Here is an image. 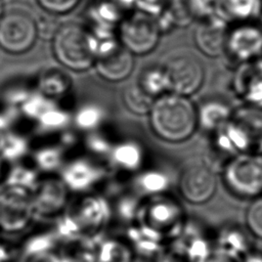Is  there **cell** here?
<instances>
[{"label": "cell", "mask_w": 262, "mask_h": 262, "mask_svg": "<svg viewBox=\"0 0 262 262\" xmlns=\"http://www.w3.org/2000/svg\"><path fill=\"white\" fill-rule=\"evenodd\" d=\"M147 116L152 132L170 143L189 139L199 128L196 105L189 97L172 92L157 97Z\"/></svg>", "instance_id": "6da1fadb"}, {"label": "cell", "mask_w": 262, "mask_h": 262, "mask_svg": "<svg viewBox=\"0 0 262 262\" xmlns=\"http://www.w3.org/2000/svg\"><path fill=\"white\" fill-rule=\"evenodd\" d=\"M51 48L55 59L69 70L82 72L94 66L95 53L85 25L71 21L58 26Z\"/></svg>", "instance_id": "7a4b0ae2"}, {"label": "cell", "mask_w": 262, "mask_h": 262, "mask_svg": "<svg viewBox=\"0 0 262 262\" xmlns=\"http://www.w3.org/2000/svg\"><path fill=\"white\" fill-rule=\"evenodd\" d=\"M222 182L229 193L241 200L262 195V155L239 154L221 167Z\"/></svg>", "instance_id": "3957f363"}, {"label": "cell", "mask_w": 262, "mask_h": 262, "mask_svg": "<svg viewBox=\"0 0 262 262\" xmlns=\"http://www.w3.org/2000/svg\"><path fill=\"white\" fill-rule=\"evenodd\" d=\"M37 19L21 8L4 10L0 17V48L10 54H23L35 45Z\"/></svg>", "instance_id": "277c9868"}, {"label": "cell", "mask_w": 262, "mask_h": 262, "mask_svg": "<svg viewBox=\"0 0 262 262\" xmlns=\"http://www.w3.org/2000/svg\"><path fill=\"white\" fill-rule=\"evenodd\" d=\"M139 223L154 228L165 239L173 241L182 232L186 220L180 204L175 199L163 193L144 201Z\"/></svg>", "instance_id": "5b68a950"}, {"label": "cell", "mask_w": 262, "mask_h": 262, "mask_svg": "<svg viewBox=\"0 0 262 262\" xmlns=\"http://www.w3.org/2000/svg\"><path fill=\"white\" fill-rule=\"evenodd\" d=\"M161 32L152 16L142 12H127L117 28L120 44L133 55L152 52L158 46Z\"/></svg>", "instance_id": "8992f818"}, {"label": "cell", "mask_w": 262, "mask_h": 262, "mask_svg": "<svg viewBox=\"0 0 262 262\" xmlns=\"http://www.w3.org/2000/svg\"><path fill=\"white\" fill-rule=\"evenodd\" d=\"M162 67L168 79L169 92L190 97L204 84L205 68L194 55L184 52L173 54Z\"/></svg>", "instance_id": "52a82bcc"}, {"label": "cell", "mask_w": 262, "mask_h": 262, "mask_svg": "<svg viewBox=\"0 0 262 262\" xmlns=\"http://www.w3.org/2000/svg\"><path fill=\"white\" fill-rule=\"evenodd\" d=\"M32 193L4 185L0 189V230L16 234L27 230L35 218Z\"/></svg>", "instance_id": "ba28073f"}, {"label": "cell", "mask_w": 262, "mask_h": 262, "mask_svg": "<svg viewBox=\"0 0 262 262\" xmlns=\"http://www.w3.org/2000/svg\"><path fill=\"white\" fill-rule=\"evenodd\" d=\"M262 54V26L257 21L229 25L223 56L236 64L249 63Z\"/></svg>", "instance_id": "9c48e42d"}, {"label": "cell", "mask_w": 262, "mask_h": 262, "mask_svg": "<svg viewBox=\"0 0 262 262\" xmlns=\"http://www.w3.org/2000/svg\"><path fill=\"white\" fill-rule=\"evenodd\" d=\"M217 188V180L212 167L206 163H192L181 171L178 189L181 196L193 205L211 201Z\"/></svg>", "instance_id": "30bf717a"}, {"label": "cell", "mask_w": 262, "mask_h": 262, "mask_svg": "<svg viewBox=\"0 0 262 262\" xmlns=\"http://www.w3.org/2000/svg\"><path fill=\"white\" fill-rule=\"evenodd\" d=\"M83 235L96 239L108 224L113 209L106 199L98 194H85L69 209Z\"/></svg>", "instance_id": "8fae6325"}, {"label": "cell", "mask_w": 262, "mask_h": 262, "mask_svg": "<svg viewBox=\"0 0 262 262\" xmlns=\"http://www.w3.org/2000/svg\"><path fill=\"white\" fill-rule=\"evenodd\" d=\"M31 193L36 216L58 217L69 205L70 190L60 177L50 176L40 179L37 187Z\"/></svg>", "instance_id": "7c38bea8"}, {"label": "cell", "mask_w": 262, "mask_h": 262, "mask_svg": "<svg viewBox=\"0 0 262 262\" xmlns=\"http://www.w3.org/2000/svg\"><path fill=\"white\" fill-rule=\"evenodd\" d=\"M106 173V169L93 160L77 158L61 167L59 177L70 191L85 192L100 182Z\"/></svg>", "instance_id": "4fadbf2b"}, {"label": "cell", "mask_w": 262, "mask_h": 262, "mask_svg": "<svg viewBox=\"0 0 262 262\" xmlns=\"http://www.w3.org/2000/svg\"><path fill=\"white\" fill-rule=\"evenodd\" d=\"M228 27L229 25L218 16L199 21L193 33L196 48L211 58L223 56Z\"/></svg>", "instance_id": "5bb4252c"}, {"label": "cell", "mask_w": 262, "mask_h": 262, "mask_svg": "<svg viewBox=\"0 0 262 262\" xmlns=\"http://www.w3.org/2000/svg\"><path fill=\"white\" fill-rule=\"evenodd\" d=\"M231 120L243 134L249 151L262 155V107L249 104L234 107Z\"/></svg>", "instance_id": "9a60e30c"}, {"label": "cell", "mask_w": 262, "mask_h": 262, "mask_svg": "<svg viewBox=\"0 0 262 262\" xmlns=\"http://www.w3.org/2000/svg\"><path fill=\"white\" fill-rule=\"evenodd\" d=\"M93 67L100 78L108 82H121L131 75L134 55L120 45L115 50L96 57Z\"/></svg>", "instance_id": "2e32d148"}, {"label": "cell", "mask_w": 262, "mask_h": 262, "mask_svg": "<svg viewBox=\"0 0 262 262\" xmlns=\"http://www.w3.org/2000/svg\"><path fill=\"white\" fill-rule=\"evenodd\" d=\"M232 89L244 104L262 107V74L253 62L237 66L233 75Z\"/></svg>", "instance_id": "e0dca14e"}, {"label": "cell", "mask_w": 262, "mask_h": 262, "mask_svg": "<svg viewBox=\"0 0 262 262\" xmlns=\"http://www.w3.org/2000/svg\"><path fill=\"white\" fill-rule=\"evenodd\" d=\"M233 111L234 107L226 99L208 97L196 105L198 126L212 134L230 121Z\"/></svg>", "instance_id": "ac0fdd59"}, {"label": "cell", "mask_w": 262, "mask_h": 262, "mask_svg": "<svg viewBox=\"0 0 262 262\" xmlns=\"http://www.w3.org/2000/svg\"><path fill=\"white\" fill-rule=\"evenodd\" d=\"M126 13L115 0H91L84 10L85 26L117 31Z\"/></svg>", "instance_id": "d6986e66"}, {"label": "cell", "mask_w": 262, "mask_h": 262, "mask_svg": "<svg viewBox=\"0 0 262 262\" xmlns=\"http://www.w3.org/2000/svg\"><path fill=\"white\" fill-rule=\"evenodd\" d=\"M126 241L130 244L134 253L144 258H151L162 253L166 239L146 224L136 223L127 227Z\"/></svg>", "instance_id": "ffe728a7"}, {"label": "cell", "mask_w": 262, "mask_h": 262, "mask_svg": "<svg viewBox=\"0 0 262 262\" xmlns=\"http://www.w3.org/2000/svg\"><path fill=\"white\" fill-rule=\"evenodd\" d=\"M262 14V0H219L217 16L228 25L257 21Z\"/></svg>", "instance_id": "44dd1931"}, {"label": "cell", "mask_w": 262, "mask_h": 262, "mask_svg": "<svg viewBox=\"0 0 262 262\" xmlns=\"http://www.w3.org/2000/svg\"><path fill=\"white\" fill-rule=\"evenodd\" d=\"M95 241L86 235L60 241L56 253L61 262H96L97 243Z\"/></svg>", "instance_id": "7402d4cb"}, {"label": "cell", "mask_w": 262, "mask_h": 262, "mask_svg": "<svg viewBox=\"0 0 262 262\" xmlns=\"http://www.w3.org/2000/svg\"><path fill=\"white\" fill-rule=\"evenodd\" d=\"M248 233L235 224L225 225L217 232L215 249L244 258L252 251Z\"/></svg>", "instance_id": "603a6c76"}, {"label": "cell", "mask_w": 262, "mask_h": 262, "mask_svg": "<svg viewBox=\"0 0 262 262\" xmlns=\"http://www.w3.org/2000/svg\"><path fill=\"white\" fill-rule=\"evenodd\" d=\"M108 159L112 167L125 172H135L142 166L144 156L137 142L126 140L113 145Z\"/></svg>", "instance_id": "cb8c5ba5"}, {"label": "cell", "mask_w": 262, "mask_h": 262, "mask_svg": "<svg viewBox=\"0 0 262 262\" xmlns=\"http://www.w3.org/2000/svg\"><path fill=\"white\" fill-rule=\"evenodd\" d=\"M71 84L68 74L54 68L44 70L37 79L38 92L53 100L67 94Z\"/></svg>", "instance_id": "d4e9b609"}, {"label": "cell", "mask_w": 262, "mask_h": 262, "mask_svg": "<svg viewBox=\"0 0 262 262\" xmlns=\"http://www.w3.org/2000/svg\"><path fill=\"white\" fill-rule=\"evenodd\" d=\"M134 254L127 241L107 238L97 244L96 262H135Z\"/></svg>", "instance_id": "484cf974"}, {"label": "cell", "mask_w": 262, "mask_h": 262, "mask_svg": "<svg viewBox=\"0 0 262 262\" xmlns=\"http://www.w3.org/2000/svg\"><path fill=\"white\" fill-rule=\"evenodd\" d=\"M136 193L142 198L163 194L169 188L168 176L158 170H146L137 175L134 180Z\"/></svg>", "instance_id": "4316f807"}, {"label": "cell", "mask_w": 262, "mask_h": 262, "mask_svg": "<svg viewBox=\"0 0 262 262\" xmlns=\"http://www.w3.org/2000/svg\"><path fill=\"white\" fill-rule=\"evenodd\" d=\"M136 83L146 94L154 98L169 92L168 79L162 66H150L142 70Z\"/></svg>", "instance_id": "83f0119b"}, {"label": "cell", "mask_w": 262, "mask_h": 262, "mask_svg": "<svg viewBox=\"0 0 262 262\" xmlns=\"http://www.w3.org/2000/svg\"><path fill=\"white\" fill-rule=\"evenodd\" d=\"M28 139L16 132L5 131L0 133V158L6 162H16L29 152Z\"/></svg>", "instance_id": "f1b7e54d"}, {"label": "cell", "mask_w": 262, "mask_h": 262, "mask_svg": "<svg viewBox=\"0 0 262 262\" xmlns=\"http://www.w3.org/2000/svg\"><path fill=\"white\" fill-rule=\"evenodd\" d=\"M144 199L138 193H125L119 196L114 211L117 217L129 225L140 222Z\"/></svg>", "instance_id": "f546056e"}, {"label": "cell", "mask_w": 262, "mask_h": 262, "mask_svg": "<svg viewBox=\"0 0 262 262\" xmlns=\"http://www.w3.org/2000/svg\"><path fill=\"white\" fill-rule=\"evenodd\" d=\"M35 168L45 173L55 172L64 165V148L61 145H44L33 154Z\"/></svg>", "instance_id": "4dcf8cb0"}, {"label": "cell", "mask_w": 262, "mask_h": 262, "mask_svg": "<svg viewBox=\"0 0 262 262\" xmlns=\"http://www.w3.org/2000/svg\"><path fill=\"white\" fill-rule=\"evenodd\" d=\"M156 98L146 94L135 82L123 91V102L128 111L135 115H148Z\"/></svg>", "instance_id": "1f68e13d"}, {"label": "cell", "mask_w": 262, "mask_h": 262, "mask_svg": "<svg viewBox=\"0 0 262 262\" xmlns=\"http://www.w3.org/2000/svg\"><path fill=\"white\" fill-rule=\"evenodd\" d=\"M39 181V173L36 168L16 165L7 173L4 185L19 187L32 192L37 187Z\"/></svg>", "instance_id": "d6a6232c"}, {"label": "cell", "mask_w": 262, "mask_h": 262, "mask_svg": "<svg viewBox=\"0 0 262 262\" xmlns=\"http://www.w3.org/2000/svg\"><path fill=\"white\" fill-rule=\"evenodd\" d=\"M104 119L101 107L95 104H85L75 114L73 120L76 127L82 131L92 132L99 127Z\"/></svg>", "instance_id": "836d02e7"}, {"label": "cell", "mask_w": 262, "mask_h": 262, "mask_svg": "<svg viewBox=\"0 0 262 262\" xmlns=\"http://www.w3.org/2000/svg\"><path fill=\"white\" fill-rule=\"evenodd\" d=\"M71 120V115L55 104L44 112L36 123L42 131H59L66 128Z\"/></svg>", "instance_id": "e575fe53"}, {"label": "cell", "mask_w": 262, "mask_h": 262, "mask_svg": "<svg viewBox=\"0 0 262 262\" xmlns=\"http://www.w3.org/2000/svg\"><path fill=\"white\" fill-rule=\"evenodd\" d=\"M55 100L50 99L41 93H32L19 106L18 111L19 113L26 117L27 119L34 120L35 122L37 119L48 108L55 105Z\"/></svg>", "instance_id": "d590c367"}, {"label": "cell", "mask_w": 262, "mask_h": 262, "mask_svg": "<svg viewBox=\"0 0 262 262\" xmlns=\"http://www.w3.org/2000/svg\"><path fill=\"white\" fill-rule=\"evenodd\" d=\"M57 244L58 239L53 231L36 233L25 241L23 251L25 256H30L43 252L53 251Z\"/></svg>", "instance_id": "8d00e7d4"}, {"label": "cell", "mask_w": 262, "mask_h": 262, "mask_svg": "<svg viewBox=\"0 0 262 262\" xmlns=\"http://www.w3.org/2000/svg\"><path fill=\"white\" fill-rule=\"evenodd\" d=\"M126 12H142L149 16H157L170 0H115Z\"/></svg>", "instance_id": "74e56055"}, {"label": "cell", "mask_w": 262, "mask_h": 262, "mask_svg": "<svg viewBox=\"0 0 262 262\" xmlns=\"http://www.w3.org/2000/svg\"><path fill=\"white\" fill-rule=\"evenodd\" d=\"M184 3L193 20L203 21L218 14L219 0H184Z\"/></svg>", "instance_id": "f35d334b"}, {"label": "cell", "mask_w": 262, "mask_h": 262, "mask_svg": "<svg viewBox=\"0 0 262 262\" xmlns=\"http://www.w3.org/2000/svg\"><path fill=\"white\" fill-rule=\"evenodd\" d=\"M245 224L252 236L262 241V195L251 201L245 212Z\"/></svg>", "instance_id": "ab89813d"}, {"label": "cell", "mask_w": 262, "mask_h": 262, "mask_svg": "<svg viewBox=\"0 0 262 262\" xmlns=\"http://www.w3.org/2000/svg\"><path fill=\"white\" fill-rule=\"evenodd\" d=\"M82 0H36L39 7L51 15H64L75 10Z\"/></svg>", "instance_id": "60d3db41"}, {"label": "cell", "mask_w": 262, "mask_h": 262, "mask_svg": "<svg viewBox=\"0 0 262 262\" xmlns=\"http://www.w3.org/2000/svg\"><path fill=\"white\" fill-rule=\"evenodd\" d=\"M85 147L88 151L95 156H107L110 155L113 145L111 141L103 135L90 132L85 138Z\"/></svg>", "instance_id": "b9f144b4"}, {"label": "cell", "mask_w": 262, "mask_h": 262, "mask_svg": "<svg viewBox=\"0 0 262 262\" xmlns=\"http://www.w3.org/2000/svg\"><path fill=\"white\" fill-rule=\"evenodd\" d=\"M33 92L21 86L16 87H10L8 88L4 93V102L9 106L13 108H18V106L32 94Z\"/></svg>", "instance_id": "7bdbcfd3"}, {"label": "cell", "mask_w": 262, "mask_h": 262, "mask_svg": "<svg viewBox=\"0 0 262 262\" xmlns=\"http://www.w3.org/2000/svg\"><path fill=\"white\" fill-rule=\"evenodd\" d=\"M202 262H243V258L214 248L208 257H206Z\"/></svg>", "instance_id": "ee69618b"}, {"label": "cell", "mask_w": 262, "mask_h": 262, "mask_svg": "<svg viewBox=\"0 0 262 262\" xmlns=\"http://www.w3.org/2000/svg\"><path fill=\"white\" fill-rule=\"evenodd\" d=\"M25 262H61V260L58 257L56 252L48 251V252L26 256Z\"/></svg>", "instance_id": "f6af8a7d"}, {"label": "cell", "mask_w": 262, "mask_h": 262, "mask_svg": "<svg viewBox=\"0 0 262 262\" xmlns=\"http://www.w3.org/2000/svg\"><path fill=\"white\" fill-rule=\"evenodd\" d=\"M12 110H16V108L9 107L7 111L0 112V133L7 131L9 126L11 125V123L14 119Z\"/></svg>", "instance_id": "bcb514c9"}, {"label": "cell", "mask_w": 262, "mask_h": 262, "mask_svg": "<svg viewBox=\"0 0 262 262\" xmlns=\"http://www.w3.org/2000/svg\"><path fill=\"white\" fill-rule=\"evenodd\" d=\"M9 251L4 246V244L0 242V262H7L9 260Z\"/></svg>", "instance_id": "7dc6e473"}, {"label": "cell", "mask_w": 262, "mask_h": 262, "mask_svg": "<svg viewBox=\"0 0 262 262\" xmlns=\"http://www.w3.org/2000/svg\"><path fill=\"white\" fill-rule=\"evenodd\" d=\"M3 160L0 158V178L2 176V173H3Z\"/></svg>", "instance_id": "c3c4849f"}, {"label": "cell", "mask_w": 262, "mask_h": 262, "mask_svg": "<svg viewBox=\"0 0 262 262\" xmlns=\"http://www.w3.org/2000/svg\"><path fill=\"white\" fill-rule=\"evenodd\" d=\"M3 12H4V8H3V4H2V1L0 0V17H1V15L3 14Z\"/></svg>", "instance_id": "681fc988"}]
</instances>
